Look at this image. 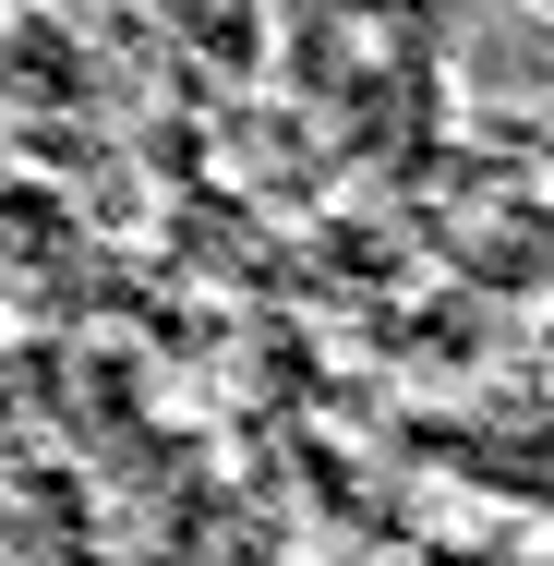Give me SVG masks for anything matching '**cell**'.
Listing matches in <instances>:
<instances>
[{"mask_svg": "<svg viewBox=\"0 0 554 566\" xmlns=\"http://www.w3.org/2000/svg\"><path fill=\"white\" fill-rule=\"evenodd\" d=\"M531 12H554V0H531Z\"/></svg>", "mask_w": 554, "mask_h": 566, "instance_id": "cell-1", "label": "cell"}]
</instances>
